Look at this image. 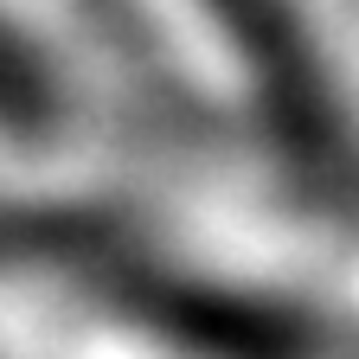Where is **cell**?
Instances as JSON below:
<instances>
[{
	"label": "cell",
	"instance_id": "cell-1",
	"mask_svg": "<svg viewBox=\"0 0 359 359\" xmlns=\"http://www.w3.org/2000/svg\"><path fill=\"white\" fill-rule=\"evenodd\" d=\"M20 90H26V71H20V52H13V45H0V97H7V109L20 103Z\"/></svg>",
	"mask_w": 359,
	"mask_h": 359
}]
</instances>
